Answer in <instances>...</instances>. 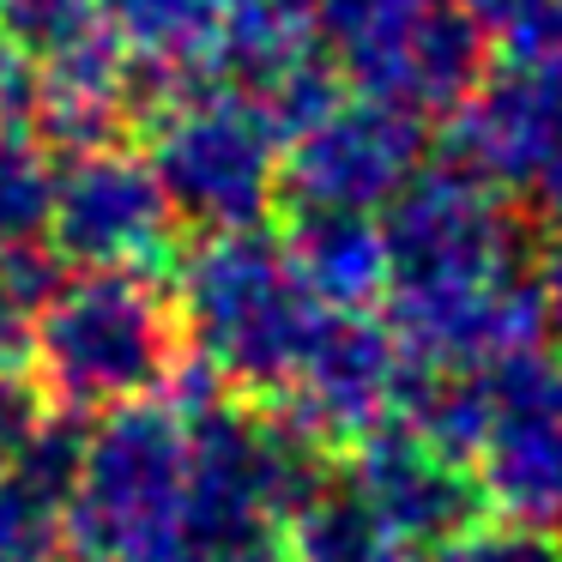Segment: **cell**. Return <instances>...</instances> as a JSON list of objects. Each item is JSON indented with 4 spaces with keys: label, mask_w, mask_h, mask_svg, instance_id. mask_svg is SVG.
<instances>
[{
    "label": "cell",
    "mask_w": 562,
    "mask_h": 562,
    "mask_svg": "<svg viewBox=\"0 0 562 562\" xmlns=\"http://www.w3.org/2000/svg\"><path fill=\"white\" fill-rule=\"evenodd\" d=\"M429 562H562V538L557 526H526L490 514V520L465 526L460 538H448Z\"/></svg>",
    "instance_id": "obj_17"
},
{
    "label": "cell",
    "mask_w": 562,
    "mask_h": 562,
    "mask_svg": "<svg viewBox=\"0 0 562 562\" xmlns=\"http://www.w3.org/2000/svg\"><path fill=\"white\" fill-rule=\"evenodd\" d=\"M98 37H110L98 0H0V43L19 49L31 67L74 55Z\"/></svg>",
    "instance_id": "obj_16"
},
{
    "label": "cell",
    "mask_w": 562,
    "mask_h": 562,
    "mask_svg": "<svg viewBox=\"0 0 562 562\" xmlns=\"http://www.w3.org/2000/svg\"><path fill=\"white\" fill-rule=\"evenodd\" d=\"M31 110H37V67L0 43V127H31Z\"/></svg>",
    "instance_id": "obj_20"
},
{
    "label": "cell",
    "mask_w": 562,
    "mask_h": 562,
    "mask_svg": "<svg viewBox=\"0 0 562 562\" xmlns=\"http://www.w3.org/2000/svg\"><path fill=\"white\" fill-rule=\"evenodd\" d=\"M477 484L490 514L526 526L562 520V351L538 345L484 369V436Z\"/></svg>",
    "instance_id": "obj_8"
},
{
    "label": "cell",
    "mask_w": 562,
    "mask_h": 562,
    "mask_svg": "<svg viewBox=\"0 0 562 562\" xmlns=\"http://www.w3.org/2000/svg\"><path fill=\"white\" fill-rule=\"evenodd\" d=\"M284 532H291L296 562H381L387 550H400L369 514V502L351 490L345 465L284 520Z\"/></svg>",
    "instance_id": "obj_14"
},
{
    "label": "cell",
    "mask_w": 562,
    "mask_h": 562,
    "mask_svg": "<svg viewBox=\"0 0 562 562\" xmlns=\"http://www.w3.org/2000/svg\"><path fill=\"white\" fill-rule=\"evenodd\" d=\"M429 122L369 91H345L339 110L279 151V212H375L424 170Z\"/></svg>",
    "instance_id": "obj_7"
},
{
    "label": "cell",
    "mask_w": 562,
    "mask_h": 562,
    "mask_svg": "<svg viewBox=\"0 0 562 562\" xmlns=\"http://www.w3.org/2000/svg\"><path fill=\"white\" fill-rule=\"evenodd\" d=\"M387 303H441V296L496 284L520 272V212L514 194L448 158H429L387 200ZM381 303V308H387Z\"/></svg>",
    "instance_id": "obj_4"
},
{
    "label": "cell",
    "mask_w": 562,
    "mask_h": 562,
    "mask_svg": "<svg viewBox=\"0 0 562 562\" xmlns=\"http://www.w3.org/2000/svg\"><path fill=\"white\" fill-rule=\"evenodd\" d=\"M339 465L351 477V490L369 502V514L381 520V532L412 557H424V550L436 557L465 526L490 520L477 465L460 460L453 448H441L436 436H424L405 417L375 424Z\"/></svg>",
    "instance_id": "obj_9"
},
{
    "label": "cell",
    "mask_w": 562,
    "mask_h": 562,
    "mask_svg": "<svg viewBox=\"0 0 562 562\" xmlns=\"http://www.w3.org/2000/svg\"><path fill=\"white\" fill-rule=\"evenodd\" d=\"M532 74L550 79V127H544V158H538L532 188H526V194H532L538 212L557 224L562 218V67H532Z\"/></svg>",
    "instance_id": "obj_19"
},
{
    "label": "cell",
    "mask_w": 562,
    "mask_h": 562,
    "mask_svg": "<svg viewBox=\"0 0 562 562\" xmlns=\"http://www.w3.org/2000/svg\"><path fill=\"white\" fill-rule=\"evenodd\" d=\"M429 7L436 0H315V37L339 61L345 86L381 98Z\"/></svg>",
    "instance_id": "obj_12"
},
{
    "label": "cell",
    "mask_w": 562,
    "mask_h": 562,
    "mask_svg": "<svg viewBox=\"0 0 562 562\" xmlns=\"http://www.w3.org/2000/svg\"><path fill=\"white\" fill-rule=\"evenodd\" d=\"M67 557L188 562V424L158 393L86 429L67 496Z\"/></svg>",
    "instance_id": "obj_3"
},
{
    "label": "cell",
    "mask_w": 562,
    "mask_h": 562,
    "mask_svg": "<svg viewBox=\"0 0 562 562\" xmlns=\"http://www.w3.org/2000/svg\"><path fill=\"white\" fill-rule=\"evenodd\" d=\"M139 67H212L224 43V0H98Z\"/></svg>",
    "instance_id": "obj_13"
},
{
    "label": "cell",
    "mask_w": 562,
    "mask_h": 562,
    "mask_svg": "<svg viewBox=\"0 0 562 562\" xmlns=\"http://www.w3.org/2000/svg\"><path fill=\"white\" fill-rule=\"evenodd\" d=\"M31 363V315L0 291V375H25Z\"/></svg>",
    "instance_id": "obj_22"
},
{
    "label": "cell",
    "mask_w": 562,
    "mask_h": 562,
    "mask_svg": "<svg viewBox=\"0 0 562 562\" xmlns=\"http://www.w3.org/2000/svg\"><path fill=\"white\" fill-rule=\"evenodd\" d=\"M393 381H400V339L387 315L381 308L369 315L321 308L279 412H291L333 460H345L369 429L393 417Z\"/></svg>",
    "instance_id": "obj_10"
},
{
    "label": "cell",
    "mask_w": 562,
    "mask_h": 562,
    "mask_svg": "<svg viewBox=\"0 0 562 562\" xmlns=\"http://www.w3.org/2000/svg\"><path fill=\"white\" fill-rule=\"evenodd\" d=\"M170 279L188 315V339L218 369L224 387L255 405H279L321 321V303L296 279L279 224L188 236Z\"/></svg>",
    "instance_id": "obj_2"
},
{
    "label": "cell",
    "mask_w": 562,
    "mask_h": 562,
    "mask_svg": "<svg viewBox=\"0 0 562 562\" xmlns=\"http://www.w3.org/2000/svg\"><path fill=\"white\" fill-rule=\"evenodd\" d=\"M55 562H74V557H55Z\"/></svg>",
    "instance_id": "obj_24"
},
{
    "label": "cell",
    "mask_w": 562,
    "mask_h": 562,
    "mask_svg": "<svg viewBox=\"0 0 562 562\" xmlns=\"http://www.w3.org/2000/svg\"><path fill=\"white\" fill-rule=\"evenodd\" d=\"M381 562H417V557H412V550H387Z\"/></svg>",
    "instance_id": "obj_23"
},
{
    "label": "cell",
    "mask_w": 562,
    "mask_h": 562,
    "mask_svg": "<svg viewBox=\"0 0 562 562\" xmlns=\"http://www.w3.org/2000/svg\"><path fill=\"white\" fill-rule=\"evenodd\" d=\"M43 417H49V405L31 387V375H0V477L25 460V448L37 441Z\"/></svg>",
    "instance_id": "obj_18"
},
{
    "label": "cell",
    "mask_w": 562,
    "mask_h": 562,
    "mask_svg": "<svg viewBox=\"0 0 562 562\" xmlns=\"http://www.w3.org/2000/svg\"><path fill=\"white\" fill-rule=\"evenodd\" d=\"M194 357L170 272H67L31 308V387L61 417H103L164 393Z\"/></svg>",
    "instance_id": "obj_1"
},
{
    "label": "cell",
    "mask_w": 562,
    "mask_h": 562,
    "mask_svg": "<svg viewBox=\"0 0 562 562\" xmlns=\"http://www.w3.org/2000/svg\"><path fill=\"white\" fill-rule=\"evenodd\" d=\"M532 279H538V296H544V321H550V345L562 351V218L538 236L532 248Z\"/></svg>",
    "instance_id": "obj_21"
},
{
    "label": "cell",
    "mask_w": 562,
    "mask_h": 562,
    "mask_svg": "<svg viewBox=\"0 0 562 562\" xmlns=\"http://www.w3.org/2000/svg\"><path fill=\"white\" fill-rule=\"evenodd\" d=\"M279 236L291 248L296 279L308 284L321 308H369L387 303V236L369 212H279Z\"/></svg>",
    "instance_id": "obj_11"
},
{
    "label": "cell",
    "mask_w": 562,
    "mask_h": 562,
    "mask_svg": "<svg viewBox=\"0 0 562 562\" xmlns=\"http://www.w3.org/2000/svg\"><path fill=\"white\" fill-rule=\"evenodd\" d=\"M188 231L146 151L98 146L55 164L49 248L67 272H176Z\"/></svg>",
    "instance_id": "obj_6"
},
{
    "label": "cell",
    "mask_w": 562,
    "mask_h": 562,
    "mask_svg": "<svg viewBox=\"0 0 562 562\" xmlns=\"http://www.w3.org/2000/svg\"><path fill=\"white\" fill-rule=\"evenodd\" d=\"M55 212V158L37 127H0V255L49 243Z\"/></svg>",
    "instance_id": "obj_15"
},
{
    "label": "cell",
    "mask_w": 562,
    "mask_h": 562,
    "mask_svg": "<svg viewBox=\"0 0 562 562\" xmlns=\"http://www.w3.org/2000/svg\"><path fill=\"white\" fill-rule=\"evenodd\" d=\"M146 158L188 236L255 231L279 218V134L236 91H206L151 115Z\"/></svg>",
    "instance_id": "obj_5"
}]
</instances>
